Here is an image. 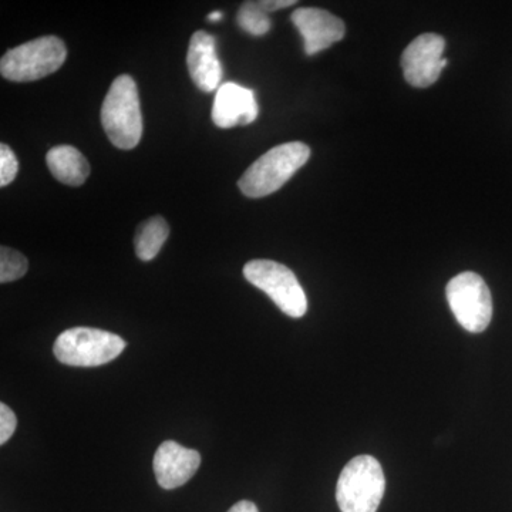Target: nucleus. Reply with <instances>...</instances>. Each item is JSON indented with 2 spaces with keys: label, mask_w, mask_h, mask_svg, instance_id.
Returning a JSON list of instances; mask_svg holds the SVG:
<instances>
[{
  "label": "nucleus",
  "mask_w": 512,
  "mask_h": 512,
  "mask_svg": "<svg viewBox=\"0 0 512 512\" xmlns=\"http://www.w3.org/2000/svg\"><path fill=\"white\" fill-rule=\"evenodd\" d=\"M311 157L301 141L281 144L259 157L239 178L238 187L248 198H264L284 187Z\"/></svg>",
  "instance_id": "f257e3e1"
},
{
  "label": "nucleus",
  "mask_w": 512,
  "mask_h": 512,
  "mask_svg": "<svg viewBox=\"0 0 512 512\" xmlns=\"http://www.w3.org/2000/svg\"><path fill=\"white\" fill-rule=\"evenodd\" d=\"M101 124L111 143L120 150H133L140 143L143 116L133 77L121 74L111 84L101 106Z\"/></svg>",
  "instance_id": "f03ea898"
},
{
  "label": "nucleus",
  "mask_w": 512,
  "mask_h": 512,
  "mask_svg": "<svg viewBox=\"0 0 512 512\" xmlns=\"http://www.w3.org/2000/svg\"><path fill=\"white\" fill-rule=\"evenodd\" d=\"M386 491L379 461L357 456L343 468L336 485V501L342 512H376Z\"/></svg>",
  "instance_id": "7ed1b4c3"
},
{
  "label": "nucleus",
  "mask_w": 512,
  "mask_h": 512,
  "mask_svg": "<svg viewBox=\"0 0 512 512\" xmlns=\"http://www.w3.org/2000/svg\"><path fill=\"white\" fill-rule=\"evenodd\" d=\"M67 50L56 36L39 37L6 52L0 73L10 82H35L57 72L66 62Z\"/></svg>",
  "instance_id": "20e7f679"
},
{
  "label": "nucleus",
  "mask_w": 512,
  "mask_h": 512,
  "mask_svg": "<svg viewBox=\"0 0 512 512\" xmlns=\"http://www.w3.org/2000/svg\"><path fill=\"white\" fill-rule=\"evenodd\" d=\"M126 346V340L106 330L73 328L60 333L53 353L63 365L96 367L119 357Z\"/></svg>",
  "instance_id": "39448f33"
},
{
  "label": "nucleus",
  "mask_w": 512,
  "mask_h": 512,
  "mask_svg": "<svg viewBox=\"0 0 512 512\" xmlns=\"http://www.w3.org/2000/svg\"><path fill=\"white\" fill-rule=\"evenodd\" d=\"M245 279L264 291L285 315L302 318L308 311V299L291 269L269 259H254L244 266Z\"/></svg>",
  "instance_id": "423d86ee"
},
{
  "label": "nucleus",
  "mask_w": 512,
  "mask_h": 512,
  "mask_svg": "<svg viewBox=\"0 0 512 512\" xmlns=\"http://www.w3.org/2000/svg\"><path fill=\"white\" fill-rule=\"evenodd\" d=\"M448 305L457 322L467 332L481 333L493 319V298L490 289L476 272H463L447 284Z\"/></svg>",
  "instance_id": "0eeeda50"
},
{
  "label": "nucleus",
  "mask_w": 512,
  "mask_h": 512,
  "mask_svg": "<svg viewBox=\"0 0 512 512\" xmlns=\"http://www.w3.org/2000/svg\"><path fill=\"white\" fill-rule=\"evenodd\" d=\"M444 49L446 42L436 33L416 37L402 56V69L407 83L420 89L436 83L447 66Z\"/></svg>",
  "instance_id": "6e6552de"
},
{
  "label": "nucleus",
  "mask_w": 512,
  "mask_h": 512,
  "mask_svg": "<svg viewBox=\"0 0 512 512\" xmlns=\"http://www.w3.org/2000/svg\"><path fill=\"white\" fill-rule=\"evenodd\" d=\"M291 19L303 37L305 53L308 56H315L322 50L329 49L346 35L343 20L328 10L299 8L292 13Z\"/></svg>",
  "instance_id": "1a4fd4ad"
},
{
  "label": "nucleus",
  "mask_w": 512,
  "mask_h": 512,
  "mask_svg": "<svg viewBox=\"0 0 512 512\" xmlns=\"http://www.w3.org/2000/svg\"><path fill=\"white\" fill-rule=\"evenodd\" d=\"M200 466L201 456L198 451L171 440L164 441L158 447L153 460L154 474L164 490L183 487L194 477Z\"/></svg>",
  "instance_id": "9d476101"
},
{
  "label": "nucleus",
  "mask_w": 512,
  "mask_h": 512,
  "mask_svg": "<svg viewBox=\"0 0 512 512\" xmlns=\"http://www.w3.org/2000/svg\"><path fill=\"white\" fill-rule=\"evenodd\" d=\"M259 109L254 90L237 83H224L217 90L212 121L220 128L248 126L258 117Z\"/></svg>",
  "instance_id": "9b49d317"
},
{
  "label": "nucleus",
  "mask_w": 512,
  "mask_h": 512,
  "mask_svg": "<svg viewBox=\"0 0 512 512\" xmlns=\"http://www.w3.org/2000/svg\"><path fill=\"white\" fill-rule=\"evenodd\" d=\"M187 67L191 80L204 93L221 87L222 66L217 56L215 37L204 30L192 35L187 53Z\"/></svg>",
  "instance_id": "f8f14e48"
},
{
  "label": "nucleus",
  "mask_w": 512,
  "mask_h": 512,
  "mask_svg": "<svg viewBox=\"0 0 512 512\" xmlns=\"http://www.w3.org/2000/svg\"><path fill=\"white\" fill-rule=\"evenodd\" d=\"M47 167L57 181L69 187H80L90 175L86 157L72 146H57L47 153Z\"/></svg>",
  "instance_id": "ddd939ff"
},
{
  "label": "nucleus",
  "mask_w": 512,
  "mask_h": 512,
  "mask_svg": "<svg viewBox=\"0 0 512 512\" xmlns=\"http://www.w3.org/2000/svg\"><path fill=\"white\" fill-rule=\"evenodd\" d=\"M168 235H170V227L164 218L153 217L141 222L134 238V248L138 258L144 262L156 258L167 241Z\"/></svg>",
  "instance_id": "4468645a"
},
{
  "label": "nucleus",
  "mask_w": 512,
  "mask_h": 512,
  "mask_svg": "<svg viewBox=\"0 0 512 512\" xmlns=\"http://www.w3.org/2000/svg\"><path fill=\"white\" fill-rule=\"evenodd\" d=\"M242 30L252 36H264L271 29L268 13L261 8L259 2H247L241 6L237 18Z\"/></svg>",
  "instance_id": "2eb2a0df"
},
{
  "label": "nucleus",
  "mask_w": 512,
  "mask_h": 512,
  "mask_svg": "<svg viewBox=\"0 0 512 512\" xmlns=\"http://www.w3.org/2000/svg\"><path fill=\"white\" fill-rule=\"evenodd\" d=\"M29 261L25 255L9 247L0 248V282L18 281L28 272Z\"/></svg>",
  "instance_id": "dca6fc26"
},
{
  "label": "nucleus",
  "mask_w": 512,
  "mask_h": 512,
  "mask_svg": "<svg viewBox=\"0 0 512 512\" xmlns=\"http://www.w3.org/2000/svg\"><path fill=\"white\" fill-rule=\"evenodd\" d=\"M19 163L12 148L5 143L0 144V187H6L18 175Z\"/></svg>",
  "instance_id": "f3484780"
},
{
  "label": "nucleus",
  "mask_w": 512,
  "mask_h": 512,
  "mask_svg": "<svg viewBox=\"0 0 512 512\" xmlns=\"http://www.w3.org/2000/svg\"><path fill=\"white\" fill-rule=\"evenodd\" d=\"M18 426L16 414L5 403L0 404V444H6Z\"/></svg>",
  "instance_id": "a211bd4d"
},
{
  "label": "nucleus",
  "mask_w": 512,
  "mask_h": 512,
  "mask_svg": "<svg viewBox=\"0 0 512 512\" xmlns=\"http://www.w3.org/2000/svg\"><path fill=\"white\" fill-rule=\"evenodd\" d=\"M259 5L266 13L275 12V10L289 8L296 5L295 0H259Z\"/></svg>",
  "instance_id": "6ab92c4d"
},
{
  "label": "nucleus",
  "mask_w": 512,
  "mask_h": 512,
  "mask_svg": "<svg viewBox=\"0 0 512 512\" xmlns=\"http://www.w3.org/2000/svg\"><path fill=\"white\" fill-rule=\"evenodd\" d=\"M228 512H259L258 508L251 501H239L234 507L229 508Z\"/></svg>",
  "instance_id": "aec40b11"
},
{
  "label": "nucleus",
  "mask_w": 512,
  "mask_h": 512,
  "mask_svg": "<svg viewBox=\"0 0 512 512\" xmlns=\"http://www.w3.org/2000/svg\"><path fill=\"white\" fill-rule=\"evenodd\" d=\"M222 18H224L222 12H212L210 15H208V20H210V22H220Z\"/></svg>",
  "instance_id": "412c9836"
}]
</instances>
